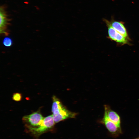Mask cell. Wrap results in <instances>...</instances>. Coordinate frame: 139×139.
I'll list each match as a JSON object with an SVG mask.
<instances>
[{
  "instance_id": "277c9868",
  "label": "cell",
  "mask_w": 139,
  "mask_h": 139,
  "mask_svg": "<svg viewBox=\"0 0 139 139\" xmlns=\"http://www.w3.org/2000/svg\"><path fill=\"white\" fill-rule=\"evenodd\" d=\"M44 118L39 112L37 111L24 116L22 120L26 128L38 126L42 123Z\"/></svg>"
},
{
  "instance_id": "30bf717a",
  "label": "cell",
  "mask_w": 139,
  "mask_h": 139,
  "mask_svg": "<svg viewBox=\"0 0 139 139\" xmlns=\"http://www.w3.org/2000/svg\"><path fill=\"white\" fill-rule=\"evenodd\" d=\"M3 44L6 46L10 47L12 45V41L11 38L6 37L3 39Z\"/></svg>"
},
{
  "instance_id": "3957f363",
  "label": "cell",
  "mask_w": 139,
  "mask_h": 139,
  "mask_svg": "<svg viewBox=\"0 0 139 139\" xmlns=\"http://www.w3.org/2000/svg\"><path fill=\"white\" fill-rule=\"evenodd\" d=\"M103 21L107 27L108 37L109 39L120 45L129 44L130 40L126 38L115 29L111 25L109 21L105 19H103Z\"/></svg>"
},
{
  "instance_id": "52a82bcc",
  "label": "cell",
  "mask_w": 139,
  "mask_h": 139,
  "mask_svg": "<svg viewBox=\"0 0 139 139\" xmlns=\"http://www.w3.org/2000/svg\"><path fill=\"white\" fill-rule=\"evenodd\" d=\"M105 111L107 114L109 119L115 123L119 128L120 127V120L119 115L116 112L111 109L108 105L104 106Z\"/></svg>"
},
{
  "instance_id": "8fae6325",
  "label": "cell",
  "mask_w": 139,
  "mask_h": 139,
  "mask_svg": "<svg viewBox=\"0 0 139 139\" xmlns=\"http://www.w3.org/2000/svg\"><path fill=\"white\" fill-rule=\"evenodd\" d=\"M138 139H139V138Z\"/></svg>"
},
{
  "instance_id": "9c48e42d",
  "label": "cell",
  "mask_w": 139,
  "mask_h": 139,
  "mask_svg": "<svg viewBox=\"0 0 139 139\" xmlns=\"http://www.w3.org/2000/svg\"><path fill=\"white\" fill-rule=\"evenodd\" d=\"M22 94L20 93H14L12 95V99L16 101H19L22 99Z\"/></svg>"
},
{
  "instance_id": "7a4b0ae2",
  "label": "cell",
  "mask_w": 139,
  "mask_h": 139,
  "mask_svg": "<svg viewBox=\"0 0 139 139\" xmlns=\"http://www.w3.org/2000/svg\"><path fill=\"white\" fill-rule=\"evenodd\" d=\"M55 123L52 115H51L44 118L42 123L38 126L26 128L28 132L37 137L51 129Z\"/></svg>"
},
{
  "instance_id": "6da1fadb",
  "label": "cell",
  "mask_w": 139,
  "mask_h": 139,
  "mask_svg": "<svg viewBox=\"0 0 139 139\" xmlns=\"http://www.w3.org/2000/svg\"><path fill=\"white\" fill-rule=\"evenodd\" d=\"M52 99V115L55 123L68 118H74L77 115V113L72 112L67 109L56 96H53Z\"/></svg>"
},
{
  "instance_id": "5b68a950",
  "label": "cell",
  "mask_w": 139,
  "mask_h": 139,
  "mask_svg": "<svg viewBox=\"0 0 139 139\" xmlns=\"http://www.w3.org/2000/svg\"><path fill=\"white\" fill-rule=\"evenodd\" d=\"M0 33L4 36H8L9 32L7 27L8 25V20L7 15L3 8H0Z\"/></svg>"
},
{
  "instance_id": "ba28073f",
  "label": "cell",
  "mask_w": 139,
  "mask_h": 139,
  "mask_svg": "<svg viewBox=\"0 0 139 139\" xmlns=\"http://www.w3.org/2000/svg\"><path fill=\"white\" fill-rule=\"evenodd\" d=\"M103 121L107 129L110 132H114L119 128L108 118L106 112L105 111Z\"/></svg>"
},
{
  "instance_id": "8992f818",
  "label": "cell",
  "mask_w": 139,
  "mask_h": 139,
  "mask_svg": "<svg viewBox=\"0 0 139 139\" xmlns=\"http://www.w3.org/2000/svg\"><path fill=\"white\" fill-rule=\"evenodd\" d=\"M110 22L111 25L115 29L126 38L130 40L123 22L116 21L113 18Z\"/></svg>"
}]
</instances>
